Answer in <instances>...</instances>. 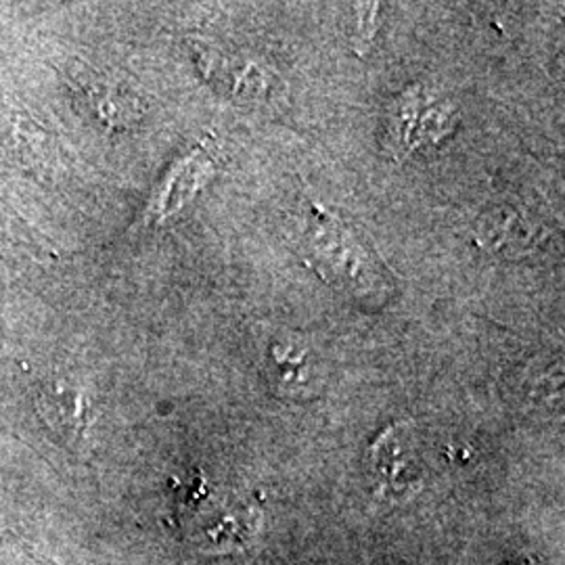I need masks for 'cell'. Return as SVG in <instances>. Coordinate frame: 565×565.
Returning a JSON list of instances; mask_svg holds the SVG:
<instances>
[{"mask_svg":"<svg viewBox=\"0 0 565 565\" xmlns=\"http://www.w3.org/2000/svg\"><path fill=\"white\" fill-rule=\"evenodd\" d=\"M270 387L291 401H308L323 390V364L315 352L294 340H275L266 352Z\"/></svg>","mask_w":565,"mask_h":565,"instance_id":"3","label":"cell"},{"mask_svg":"<svg viewBox=\"0 0 565 565\" xmlns=\"http://www.w3.org/2000/svg\"><path fill=\"white\" fill-rule=\"evenodd\" d=\"M455 128V107L434 99L425 88H411L385 116V149L403 160L427 145H438Z\"/></svg>","mask_w":565,"mask_h":565,"instance_id":"1","label":"cell"},{"mask_svg":"<svg viewBox=\"0 0 565 565\" xmlns=\"http://www.w3.org/2000/svg\"><path fill=\"white\" fill-rule=\"evenodd\" d=\"M476 242L488 254L520 258L543 242V224L524 207L501 203L490 207L478 221Z\"/></svg>","mask_w":565,"mask_h":565,"instance_id":"4","label":"cell"},{"mask_svg":"<svg viewBox=\"0 0 565 565\" xmlns=\"http://www.w3.org/2000/svg\"><path fill=\"white\" fill-rule=\"evenodd\" d=\"M371 473L387 492H404L419 482V459L406 425H392L371 448Z\"/></svg>","mask_w":565,"mask_h":565,"instance_id":"5","label":"cell"},{"mask_svg":"<svg viewBox=\"0 0 565 565\" xmlns=\"http://www.w3.org/2000/svg\"><path fill=\"white\" fill-rule=\"evenodd\" d=\"M39 411L49 427L61 431L65 438L81 436L86 425V401L78 392L51 385L39 396Z\"/></svg>","mask_w":565,"mask_h":565,"instance_id":"8","label":"cell"},{"mask_svg":"<svg viewBox=\"0 0 565 565\" xmlns=\"http://www.w3.org/2000/svg\"><path fill=\"white\" fill-rule=\"evenodd\" d=\"M198 61L203 76L223 95L239 103H263L275 99L277 81L258 61L242 55H228L216 49L202 46Z\"/></svg>","mask_w":565,"mask_h":565,"instance_id":"2","label":"cell"},{"mask_svg":"<svg viewBox=\"0 0 565 565\" xmlns=\"http://www.w3.org/2000/svg\"><path fill=\"white\" fill-rule=\"evenodd\" d=\"M76 90L88 111L109 128H126L139 120V99L120 84L105 82L93 74L88 78H76Z\"/></svg>","mask_w":565,"mask_h":565,"instance_id":"6","label":"cell"},{"mask_svg":"<svg viewBox=\"0 0 565 565\" xmlns=\"http://www.w3.org/2000/svg\"><path fill=\"white\" fill-rule=\"evenodd\" d=\"M200 177H202V158L191 156L177 163L170 170V174L163 179L153 200L149 202L147 216L151 221H158L174 214L182 203L195 193V189L200 186Z\"/></svg>","mask_w":565,"mask_h":565,"instance_id":"7","label":"cell"}]
</instances>
